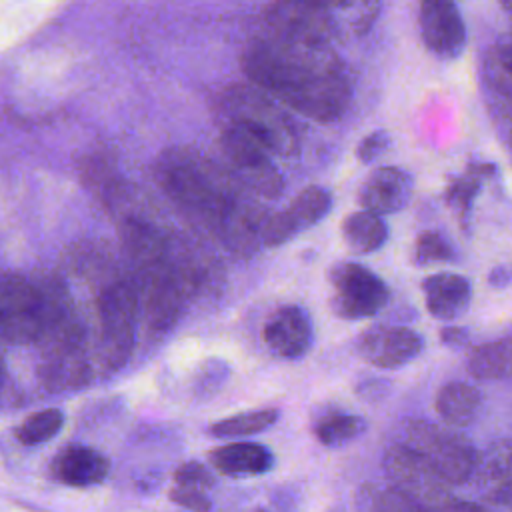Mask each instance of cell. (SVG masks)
<instances>
[{
    "mask_svg": "<svg viewBox=\"0 0 512 512\" xmlns=\"http://www.w3.org/2000/svg\"><path fill=\"white\" fill-rule=\"evenodd\" d=\"M242 66L258 88L312 120H336L350 104V80L328 44L264 34L246 48Z\"/></svg>",
    "mask_w": 512,
    "mask_h": 512,
    "instance_id": "cell-1",
    "label": "cell"
},
{
    "mask_svg": "<svg viewBox=\"0 0 512 512\" xmlns=\"http://www.w3.org/2000/svg\"><path fill=\"white\" fill-rule=\"evenodd\" d=\"M162 190L188 216L200 220L234 250L262 242L266 218L242 196L236 178L188 148L166 150L156 164Z\"/></svg>",
    "mask_w": 512,
    "mask_h": 512,
    "instance_id": "cell-2",
    "label": "cell"
},
{
    "mask_svg": "<svg viewBox=\"0 0 512 512\" xmlns=\"http://www.w3.org/2000/svg\"><path fill=\"white\" fill-rule=\"evenodd\" d=\"M122 240L134 268V284L148 324L162 332L174 324L182 308L184 272L166 236L148 220L126 218L122 222Z\"/></svg>",
    "mask_w": 512,
    "mask_h": 512,
    "instance_id": "cell-3",
    "label": "cell"
},
{
    "mask_svg": "<svg viewBox=\"0 0 512 512\" xmlns=\"http://www.w3.org/2000/svg\"><path fill=\"white\" fill-rule=\"evenodd\" d=\"M400 444L418 454L446 484L468 482L480 462L472 442L460 432L426 420H408L400 432Z\"/></svg>",
    "mask_w": 512,
    "mask_h": 512,
    "instance_id": "cell-4",
    "label": "cell"
},
{
    "mask_svg": "<svg viewBox=\"0 0 512 512\" xmlns=\"http://www.w3.org/2000/svg\"><path fill=\"white\" fill-rule=\"evenodd\" d=\"M138 290L124 274L110 276L96 296V318L100 328L102 362L108 368H122L130 358L136 336Z\"/></svg>",
    "mask_w": 512,
    "mask_h": 512,
    "instance_id": "cell-5",
    "label": "cell"
},
{
    "mask_svg": "<svg viewBox=\"0 0 512 512\" xmlns=\"http://www.w3.org/2000/svg\"><path fill=\"white\" fill-rule=\"evenodd\" d=\"M50 314L48 282L22 274H0V336L10 344L40 342Z\"/></svg>",
    "mask_w": 512,
    "mask_h": 512,
    "instance_id": "cell-6",
    "label": "cell"
},
{
    "mask_svg": "<svg viewBox=\"0 0 512 512\" xmlns=\"http://www.w3.org/2000/svg\"><path fill=\"white\" fill-rule=\"evenodd\" d=\"M222 152L234 178L260 196L274 198L282 190V176L272 162V150L244 126L228 122L220 138Z\"/></svg>",
    "mask_w": 512,
    "mask_h": 512,
    "instance_id": "cell-7",
    "label": "cell"
},
{
    "mask_svg": "<svg viewBox=\"0 0 512 512\" xmlns=\"http://www.w3.org/2000/svg\"><path fill=\"white\" fill-rule=\"evenodd\" d=\"M224 110L228 122L244 126L256 134L274 154H290L296 150V132L288 118L262 94L250 88H234L226 94Z\"/></svg>",
    "mask_w": 512,
    "mask_h": 512,
    "instance_id": "cell-8",
    "label": "cell"
},
{
    "mask_svg": "<svg viewBox=\"0 0 512 512\" xmlns=\"http://www.w3.org/2000/svg\"><path fill=\"white\" fill-rule=\"evenodd\" d=\"M382 464L392 488L400 490L422 506L436 512H446L454 502V496L448 490L450 484H446L418 454L406 446H390L382 458Z\"/></svg>",
    "mask_w": 512,
    "mask_h": 512,
    "instance_id": "cell-9",
    "label": "cell"
},
{
    "mask_svg": "<svg viewBox=\"0 0 512 512\" xmlns=\"http://www.w3.org/2000/svg\"><path fill=\"white\" fill-rule=\"evenodd\" d=\"M266 34L302 42L328 44L332 34L330 8L320 0H276L266 10Z\"/></svg>",
    "mask_w": 512,
    "mask_h": 512,
    "instance_id": "cell-10",
    "label": "cell"
},
{
    "mask_svg": "<svg viewBox=\"0 0 512 512\" xmlns=\"http://www.w3.org/2000/svg\"><path fill=\"white\" fill-rule=\"evenodd\" d=\"M330 282L334 288L332 306L342 318L358 320L374 316L388 302V288L382 278L360 264L342 262L334 266Z\"/></svg>",
    "mask_w": 512,
    "mask_h": 512,
    "instance_id": "cell-11",
    "label": "cell"
},
{
    "mask_svg": "<svg viewBox=\"0 0 512 512\" xmlns=\"http://www.w3.org/2000/svg\"><path fill=\"white\" fill-rule=\"evenodd\" d=\"M420 34L442 58H456L466 46V26L456 0H420Z\"/></svg>",
    "mask_w": 512,
    "mask_h": 512,
    "instance_id": "cell-12",
    "label": "cell"
},
{
    "mask_svg": "<svg viewBox=\"0 0 512 512\" xmlns=\"http://www.w3.org/2000/svg\"><path fill=\"white\" fill-rule=\"evenodd\" d=\"M422 346V336L406 326H374L362 332L356 342L362 360L386 370L412 362Z\"/></svg>",
    "mask_w": 512,
    "mask_h": 512,
    "instance_id": "cell-13",
    "label": "cell"
},
{
    "mask_svg": "<svg viewBox=\"0 0 512 512\" xmlns=\"http://www.w3.org/2000/svg\"><path fill=\"white\" fill-rule=\"evenodd\" d=\"M330 194L324 188L310 186L302 190L288 208L282 212L266 218L264 232H262V244L266 246H278L296 236L298 232L314 226L318 220L324 218V214L330 210Z\"/></svg>",
    "mask_w": 512,
    "mask_h": 512,
    "instance_id": "cell-14",
    "label": "cell"
},
{
    "mask_svg": "<svg viewBox=\"0 0 512 512\" xmlns=\"http://www.w3.org/2000/svg\"><path fill=\"white\" fill-rule=\"evenodd\" d=\"M266 346L282 358H300L312 344V324L300 306L278 308L264 326Z\"/></svg>",
    "mask_w": 512,
    "mask_h": 512,
    "instance_id": "cell-15",
    "label": "cell"
},
{
    "mask_svg": "<svg viewBox=\"0 0 512 512\" xmlns=\"http://www.w3.org/2000/svg\"><path fill=\"white\" fill-rule=\"evenodd\" d=\"M412 196V178L396 168L382 166L376 168L360 188L358 200L364 210L374 214H392L402 210Z\"/></svg>",
    "mask_w": 512,
    "mask_h": 512,
    "instance_id": "cell-16",
    "label": "cell"
},
{
    "mask_svg": "<svg viewBox=\"0 0 512 512\" xmlns=\"http://www.w3.org/2000/svg\"><path fill=\"white\" fill-rule=\"evenodd\" d=\"M108 472V458L88 446H66L52 460V474L56 480L76 488L100 484Z\"/></svg>",
    "mask_w": 512,
    "mask_h": 512,
    "instance_id": "cell-17",
    "label": "cell"
},
{
    "mask_svg": "<svg viewBox=\"0 0 512 512\" xmlns=\"http://www.w3.org/2000/svg\"><path fill=\"white\" fill-rule=\"evenodd\" d=\"M428 312L438 320H454L466 312L470 304V282L452 272L432 274L422 282Z\"/></svg>",
    "mask_w": 512,
    "mask_h": 512,
    "instance_id": "cell-18",
    "label": "cell"
},
{
    "mask_svg": "<svg viewBox=\"0 0 512 512\" xmlns=\"http://www.w3.org/2000/svg\"><path fill=\"white\" fill-rule=\"evenodd\" d=\"M476 474L488 498L512 512V440L492 444L480 456Z\"/></svg>",
    "mask_w": 512,
    "mask_h": 512,
    "instance_id": "cell-19",
    "label": "cell"
},
{
    "mask_svg": "<svg viewBox=\"0 0 512 512\" xmlns=\"http://www.w3.org/2000/svg\"><path fill=\"white\" fill-rule=\"evenodd\" d=\"M208 460L224 476H258L272 468L274 456L266 446L254 442H232L208 452Z\"/></svg>",
    "mask_w": 512,
    "mask_h": 512,
    "instance_id": "cell-20",
    "label": "cell"
},
{
    "mask_svg": "<svg viewBox=\"0 0 512 512\" xmlns=\"http://www.w3.org/2000/svg\"><path fill=\"white\" fill-rule=\"evenodd\" d=\"M482 404L480 390L466 382H448L436 394V412L448 424L464 428L474 422Z\"/></svg>",
    "mask_w": 512,
    "mask_h": 512,
    "instance_id": "cell-21",
    "label": "cell"
},
{
    "mask_svg": "<svg viewBox=\"0 0 512 512\" xmlns=\"http://www.w3.org/2000/svg\"><path fill=\"white\" fill-rule=\"evenodd\" d=\"M342 236L354 252L368 254L376 252L386 242L388 228L380 214L362 208L346 216L342 224Z\"/></svg>",
    "mask_w": 512,
    "mask_h": 512,
    "instance_id": "cell-22",
    "label": "cell"
},
{
    "mask_svg": "<svg viewBox=\"0 0 512 512\" xmlns=\"http://www.w3.org/2000/svg\"><path fill=\"white\" fill-rule=\"evenodd\" d=\"M468 372L478 380L512 376V338L474 348L468 358Z\"/></svg>",
    "mask_w": 512,
    "mask_h": 512,
    "instance_id": "cell-23",
    "label": "cell"
},
{
    "mask_svg": "<svg viewBox=\"0 0 512 512\" xmlns=\"http://www.w3.org/2000/svg\"><path fill=\"white\" fill-rule=\"evenodd\" d=\"M364 428L366 422L360 416L342 410H330L316 420L314 434L324 446H342L360 436Z\"/></svg>",
    "mask_w": 512,
    "mask_h": 512,
    "instance_id": "cell-24",
    "label": "cell"
},
{
    "mask_svg": "<svg viewBox=\"0 0 512 512\" xmlns=\"http://www.w3.org/2000/svg\"><path fill=\"white\" fill-rule=\"evenodd\" d=\"M64 424V416L56 408H46L30 414L18 428L16 438L24 446H36L52 440Z\"/></svg>",
    "mask_w": 512,
    "mask_h": 512,
    "instance_id": "cell-25",
    "label": "cell"
},
{
    "mask_svg": "<svg viewBox=\"0 0 512 512\" xmlns=\"http://www.w3.org/2000/svg\"><path fill=\"white\" fill-rule=\"evenodd\" d=\"M278 418V410L266 408V410H254L236 414L232 418H224L210 426V432L218 438H234V436H246L262 432L264 428L272 426Z\"/></svg>",
    "mask_w": 512,
    "mask_h": 512,
    "instance_id": "cell-26",
    "label": "cell"
},
{
    "mask_svg": "<svg viewBox=\"0 0 512 512\" xmlns=\"http://www.w3.org/2000/svg\"><path fill=\"white\" fill-rule=\"evenodd\" d=\"M490 172H492V166H474L468 176L458 178V180L450 186V190H448V202H450V206H452L458 214L466 216V214L470 212V206H472V202H474V198H476V194H478V190H480L482 176H486V174H490Z\"/></svg>",
    "mask_w": 512,
    "mask_h": 512,
    "instance_id": "cell-27",
    "label": "cell"
},
{
    "mask_svg": "<svg viewBox=\"0 0 512 512\" xmlns=\"http://www.w3.org/2000/svg\"><path fill=\"white\" fill-rule=\"evenodd\" d=\"M454 256L450 242L438 234V232H424L418 236L414 246V258L418 264H430V262H446Z\"/></svg>",
    "mask_w": 512,
    "mask_h": 512,
    "instance_id": "cell-28",
    "label": "cell"
},
{
    "mask_svg": "<svg viewBox=\"0 0 512 512\" xmlns=\"http://www.w3.org/2000/svg\"><path fill=\"white\" fill-rule=\"evenodd\" d=\"M174 480L176 486H186V488H198V490H206L214 484V476L212 472L200 464V462H184L176 468L174 472Z\"/></svg>",
    "mask_w": 512,
    "mask_h": 512,
    "instance_id": "cell-29",
    "label": "cell"
},
{
    "mask_svg": "<svg viewBox=\"0 0 512 512\" xmlns=\"http://www.w3.org/2000/svg\"><path fill=\"white\" fill-rule=\"evenodd\" d=\"M170 500L192 512H210L212 508L210 498L204 494V490H198V488L176 486L170 490Z\"/></svg>",
    "mask_w": 512,
    "mask_h": 512,
    "instance_id": "cell-30",
    "label": "cell"
},
{
    "mask_svg": "<svg viewBox=\"0 0 512 512\" xmlns=\"http://www.w3.org/2000/svg\"><path fill=\"white\" fill-rule=\"evenodd\" d=\"M388 146V136L384 132H372L368 134L360 144H358V150H356V156L360 162L368 164L372 160H376Z\"/></svg>",
    "mask_w": 512,
    "mask_h": 512,
    "instance_id": "cell-31",
    "label": "cell"
},
{
    "mask_svg": "<svg viewBox=\"0 0 512 512\" xmlns=\"http://www.w3.org/2000/svg\"><path fill=\"white\" fill-rule=\"evenodd\" d=\"M440 338L444 344H450V346H460L468 340V332L464 328H456V326H448V328H442L440 332Z\"/></svg>",
    "mask_w": 512,
    "mask_h": 512,
    "instance_id": "cell-32",
    "label": "cell"
},
{
    "mask_svg": "<svg viewBox=\"0 0 512 512\" xmlns=\"http://www.w3.org/2000/svg\"><path fill=\"white\" fill-rule=\"evenodd\" d=\"M510 280H512V270L504 268V266L492 270V274H490V284L492 286H506Z\"/></svg>",
    "mask_w": 512,
    "mask_h": 512,
    "instance_id": "cell-33",
    "label": "cell"
},
{
    "mask_svg": "<svg viewBox=\"0 0 512 512\" xmlns=\"http://www.w3.org/2000/svg\"><path fill=\"white\" fill-rule=\"evenodd\" d=\"M498 62H500V66H502L506 72L512 74V42H508V44H504V46L500 48V52H498Z\"/></svg>",
    "mask_w": 512,
    "mask_h": 512,
    "instance_id": "cell-34",
    "label": "cell"
},
{
    "mask_svg": "<svg viewBox=\"0 0 512 512\" xmlns=\"http://www.w3.org/2000/svg\"><path fill=\"white\" fill-rule=\"evenodd\" d=\"M500 4H502V8H504V12L510 16V20H512V0H500Z\"/></svg>",
    "mask_w": 512,
    "mask_h": 512,
    "instance_id": "cell-35",
    "label": "cell"
},
{
    "mask_svg": "<svg viewBox=\"0 0 512 512\" xmlns=\"http://www.w3.org/2000/svg\"><path fill=\"white\" fill-rule=\"evenodd\" d=\"M320 2H322V4H326V6L330 8L332 4H336V2H346V0H320Z\"/></svg>",
    "mask_w": 512,
    "mask_h": 512,
    "instance_id": "cell-36",
    "label": "cell"
},
{
    "mask_svg": "<svg viewBox=\"0 0 512 512\" xmlns=\"http://www.w3.org/2000/svg\"><path fill=\"white\" fill-rule=\"evenodd\" d=\"M0 386H2V366H0Z\"/></svg>",
    "mask_w": 512,
    "mask_h": 512,
    "instance_id": "cell-37",
    "label": "cell"
},
{
    "mask_svg": "<svg viewBox=\"0 0 512 512\" xmlns=\"http://www.w3.org/2000/svg\"><path fill=\"white\" fill-rule=\"evenodd\" d=\"M256 512H266V510H256Z\"/></svg>",
    "mask_w": 512,
    "mask_h": 512,
    "instance_id": "cell-38",
    "label": "cell"
}]
</instances>
